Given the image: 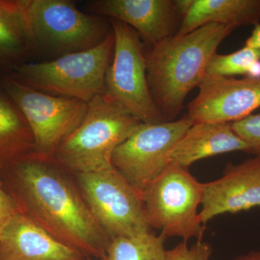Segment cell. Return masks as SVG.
<instances>
[{
    "instance_id": "16",
    "label": "cell",
    "mask_w": 260,
    "mask_h": 260,
    "mask_svg": "<svg viewBox=\"0 0 260 260\" xmlns=\"http://www.w3.org/2000/svg\"><path fill=\"white\" fill-rule=\"evenodd\" d=\"M260 22V0H193L176 36H184L209 23L233 28Z\"/></svg>"
},
{
    "instance_id": "20",
    "label": "cell",
    "mask_w": 260,
    "mask_h": 260,
    "mask_svg": "<svg viewBox=\"0 0 260 260\" xmlns=\"http://www.w3.org/2000/svg\"><path fill=\"white\" fill-rule=\"evenodd\" d=\"M258 61H260V49L247 46L232 54L215 53L207 68L206 75L225 77L242 75L246 77Z\"/></svg>"
},
{
    "instance_id": "28",
    "label": "cell",
    "mask_w": 260,
    "mask_h": 260,
    "mask_svg": "<svg viewBox=\"0 0 260 260\" xmlns=\"http://www.w3.org/2000/svg\"><path fill=\"white\" fill-rule=\"evenodd\" d=\"M0 260H1V259H0Z\"/></svg>"
},
{
    "instance_id": "10",
    "label": "cell",
    "mask_w": 260,
    "mask_h": 260,
    "mask_svg": "<svg viewBox=\"0 0 260 260\" xmlns=\"http://www.w3.org/2000/svg\"><path fill=\"white\" fill-rule=\"evenodd\" d=\"M194 122L188 116L158 124L141 123L116 148L112 167L140 195L170 165L169 154Z\"/></svg>"
},
{
    "instance_id": "27",
    "label": "cell",
    "mask_w": 260,
    "mask_h": 260,
    "mask_svg": "<svg viewBox=\"0 0 260 260\" xmlns=\"http://www.w3.org/2000/svg\"><path fill=\"white\" fill-rule=\"evenodd\" d=\"M88 260H91V259H88ZM96 260H106V259H105V258H104V259H96Z\"/></svg>"
},
{
    "instance_id": "24",
    "label": "cell",
    "mask_w": 260,
    "mask_h": 260,
    "mask_svg": "<svg viewBox=\"0 0 260 260\" xmlns=\"http://www.w3.org/2000/svg\"><path fill=\"white\" fill-rule=\"evenodd\" d=\"M245 46L260 49V23L254 26L250 37L246 40Z\"/></svg>"
},
{
    "instance_id": "4",
    "label": "cell",
    "mask_w": 260,
    "mask_h": 260,
    "mask_svg": "<svg viewBox=\"0 0 260 260\" xmlns=\"http://www.w3.org/2000/svg\"><path fill=\"white\" fill-rule=\"evenodd\" d=\"M114 47L112 30L96 47L50 61L20 65L10 76L39 91L88 103L105 93L106 75Z\"/></svg>"
},
{
    "instance_id": "5",
    "label": "cell",
    "mask_w": 260,
    "mask_h": 260,
    "mask_svg": "<svg viewBox=\"0 0 260 260\" xmlns=\"http://www.w3.org/2000/svg\"><path fill=\"white\" fill-rule=\"evenodd\" d=\"M203 183L188 169L170 164L140 194L150 228L158 229L166 237L203 240L205 225L198 208L202 204Z\"/></svg>"
},
{
    "instance_id": "14",
    "label": "cell",
    "mask_w": 260,
    "mask_h": 260,
    "mask_svg": "<svg viewBox=\"0 0 260 260\" xmlns=\"http://www.w3.org/2000/svg\"><path fill=\"white\" fill-rule=\"evenodd\" d=\"M80 251L56 239L23 211L0 232L1 260H88Z\"/></svg>"
},
{
    "instance_id": "22",
    "label": "cell",
    "mask_w": 260,
    "mask_h": 260,
    "mask_svg": "<svg viewBox=\"0 0 260 260\" xmlns=\"http://www.w3.org/2000/svg\"><path fill=\"white\" fill-rule=\"evenodd\" d=\"M212 253L213 249L208 242L200 240L189 246L187 242L183 241L173 249L167 250L166 260H210Z\"/></svg>"
},
{
    "instance_id": "19",
    "label": "cell",
    "mask_w": 260,
    "mask_h": 260,
    "mask_svg": "<svg viewBox=\"0 0 260 260\" xmlns=\"http://www.w3.org/2000/svg\"><path fill=\"white\" fill-rule=\"evenodd\" d=\"M167 237L151 232L133 237L114 238L109 241L106 260H166Z\"/></svg>"
},
{
    "instance_id": "17",
    "label": "cell",
    "mask_w": 260,
    "mask_h": 260,
    "mask_svg": "<svg viewBox=\"0 0 260 260\" xmlns=\"http://www.w3.org/2000/svg\"><path fill=\"white\" fill-rule=\"evenodd\" d=\"M34 140L23 113L7 95L0 93V166L32 153Z\"/></svg>"
},
{
    "instance_id": "3",
    "label": "cell",
    "mask_w": 260,
    "mask_h": 260,
    "mask_svg": "<svg viewBox=\"0 0 260 260\" xmlns=\"http://www.w3.org/2000/svg\"><path fill=\"white\" fill-rule=\"evenodd\" d=\"M141 123L107 94H100L88 103L83 121L61 143L54 156L77 174L110 169L116 148Z\"/></svg>"
},
{
    "instance_id": "25",
    "label": "cell",
    "mask_w": 260,
    "mask_h": 260,
    "mask_svg": "<svg viewBox=\"0 0 260 260\" xmlns=\"http://www.w3.org/2000/svg\"><path fill=\"white\" fill-rule=\"evenodd\" d=\"M234 260H260V251H251L247 254L238 256Z\"/></svg>"
},
{
    "instance_id": "8",
    "label": "cell",
    "mask_w": 260,
    "mask_h": 260,
    "mask_svg": "<svg viewBox=\"0 0 260 260\" xmlns=\"http://www.w3.org/2000/svg\"><path fill=\"white\" fill-rule=\"evenodd\" d=\"M5 93L23 113L34 137L32 153L51 158L63 141L82 122L88 103L50 95L17 81L11 76L2 80Z\"/></svg>"
},
{
    "instance_id": "7",
    "label": "cell",
    "mask_w": 260,
    "mask_h": 260,
    "mask_svg": "<svg viewBox=\"0 0 260 260\" xmlns=\"http://www.w3.org/2000/svg\"><path fill=\"white\" fill-rule=\"evenodd\" d=\"M26 6L35 46L60 56L96 47L112 32L104 18L85 14L73 2L26 0Z\"/></svg>"
},
{
    "instance_id": "26",
    "label": "cell",
    "mask_w": 260,
    "mask_h": 260,
    "mask_svg": "<svg viewBox=\"0 0 260 260\" xmlns=\"http://www.w3.org/2000/svg\"><path fill=\"white\" fill-rule=\"evenodd\" d=\"M5 59H6V57H5L3 51L0 49V61H4Z\"/></svg>"
},
{
    "instance_id": "9",
    "label": "cell",
    "mask_w": 260,
    "mask_h": 260,
    "mask_svg": "<svg viewBox=\"0 0 260 260\" xmlns=\"http://www.w3.org/2000/svg\"><path fill=\"white\" fill-rule=\"evenodd\" d=\"M77 177L82 196L110 240L151 232L140 195L114 167Z\"/></svg>"
},
{
    "instance_id": "13",
    "label": "cell",
    "mask_w": 260,
    "mask_h": 260,
    "mask_svg": "<svg viewBox=\"0 0 260 260\" xmlns=\"http://www.w3.org/2000/svg\"><path fill=\"white\" fill-rule=\"evenodd\" d=\"M90 10L129 25L152 46L174 37L183 20L176 0H99Z\"/></svg>"
},
{
    "instance_id": "21",
    "label": "cell",
    "mask_w": 260,
    "mask_h": 260,
    "mask_svg": "<svg viewBox=\"0 0 260 260\" xmlns=\"http://www.w3.org/2000/svg\"><path fill=\"white\" fill-rule=\"evenodd\" d=\"M234 131L247 145L249 153L260 157V114L231 123Z\"/></svg>"
},
{
    "instance_id": "12",
    "label": "cell",
    "mask_w": 260,
    "mask_h": 260,
    "mask_svg": "<svg viewBox=\"0 0 260 260\" xmlns=\"http://www.w3.org/2000/svg\"><path fill=\"white\" fill-rule=\"evenodd\" d=\"M200 218L206 224L218 215L260 206V157L227 165L223 176L203 183Z\"/></svg>"
},
{
    "instance_id": "18",
    "label": "cell",
    "mask_w": 260,
    "mask_h": 260,
    "mask_svg": "<svg viewBox=\"0 0 260 260\" xmlns=\"http://www.w3.org/2000/svg\"><path fill=\"white\" fill-rule=\"evenodd\" d=\"M34 46L26 0H0V49L6 59L23 55Z\"/></svg>"
},
{
    "instance_id": "6",
    "label": "cell",
    "mask_w": 260,
    "mask_h": 260,
    "mask_svg": "<svg viewBox=\"0 0 260 260\" xmlns=\"http://www.w3.org/2000/svg\"><path fill=\"white\" fill-rule=\"evenodd\" d=\"M114 36L112 61L107 72L105 94L142 123L158 124L166 119L149 88L144 44L129 25L110 19Z\"/></svg>"
},
{
    "instance_id": "11",
    "label": "cell",
    "mask_w": 260,
    "mask_h": 260,
    "mask_svg": "<svg viewBox=\"0 0 260 260\" xmlns=\"http://www.w3.org/2000/svg\"><path fill=\"white\" fill-rule=\"evenodd\" d=\"M199 93L187 105V115L196 123H233L260 107V78L206 75Z\"/></svg>"
},
{
    "instance_id": "2",
    "label": "cell",
    "mask_w": 260,
    "mask_h": 260,
    "mask_svg": "<svg viewBox=\"0 0 260 260\" xmlns=\"http://www.w3.org/2000/svg\"><path fill=\"white\" fill-rule=\"evenodd\" d=\"M234 28L209 23L184 36L153 46L146 57L150 93L166 121H174L184 109L188 94L200 83L217 49Z\"/></svg>"
},
{
    "instance_id": "23",
    "label": "cell",
    "mask_w": 260,
    "mask_h": 260,
    "mask_svg": "<svg viewBox=\"0 0 260 260\" xmlns=\"http://www.w3.org/2000/svg\"><path fill=\"white\" fill-rule=\"evenodd\" d=\"M21 211L18 202L5 191L0 181V232L10 219Z\"/></svg>"
},
{
    "instance_id": "15",
    "label": "cell",
    "mask_w": 260,
    "mask_h": 260,
    "mask_svg": "<svg viewBox=\"0 0 260 260\" xmlns=\"http://www.w3.org/2000/svg\"><path fill=\"white\" fill-rule=\"evenodd\" d=\"M234 151L249 153V148L231 123H196L173 148L169 162L188 169L202 159Z\"/></svg>"
},
{
    "instance_id": "1",
    "label": "cell",
    "mask_w": 260,
    "mask_h": 260,
    "mask_svg": "<svg viewBox=\"0 0 260 260\" xmlns=\"http://www.w3.org/2000/svg\"><path fill=\"white\" fill-rule=\"evenodd\" d=\"M49 159L30 153L15 161L22 211L89 259H104L110 239L80 191L51 165Z\"/></svg>"
}]
</instances>
